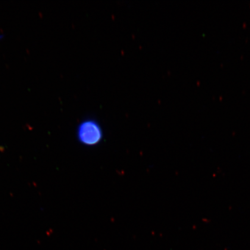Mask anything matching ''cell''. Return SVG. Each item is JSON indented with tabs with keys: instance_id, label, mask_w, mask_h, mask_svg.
Here are the masks:
<instances>
[{
	"instance_id": "obj_1",
	"label": "cell",
	"mask_w": 250,
	"mask_h": 250,
	"mask_svg": "<svg viewBox=\"0 0 250 250\" xmlns=\"http://www.w3.org/2000/svg\"><path fill=\"white\" fill-rule=\"evenodd\" d=\"M77 135L80 143L89 146L98 145L103 138L101 125L91 119L83 121L78 125Z\"/></svg>"
}]
</instances>
